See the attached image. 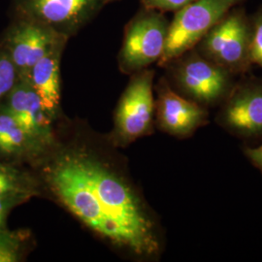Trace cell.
<instances>
[{
	"label": "cell",
	"mask_w": 262,
	"mask_h": 262,
	"mask_svg": "<svg viewBox=\"0 0 262 262\" xmlns=\"http://www.w3.org/2000/svg\"><path fill=\"white\" fill-rule=\"evenodd\" d=\"M46 179L57 199L96 233L142 258L159 255L154 216L136 191L99 159L68 150L50 164Z\"/></svg>",
	"instance_id": "1"
},
{
	"label": "cell",
	"mask_w": 262,
	"mask_h": 262,
	"mask_svg": "<svg viewBox=\"0 0 262 262\" xmlns=\"http://www.w3.org/2000/svg\"><path fill=\"white\" fill-rule=\"evenodd\" d=\"M171 88L207 109L220 106L231 92L236 76L200 55L195 48L165 66Z\"/></svg>",
	"instance_id": "2"
},
{
	"label": "cell",
	"mask_w": 262,
	"mask_h": 262,
	"mask_svg": "<svg viewBox=\"0 0 262 262\" xmlns=\"http://www.w3.org/2000/svg\"><path fill=\"white\" fill-rule=\"evenodd\" d=\"M252 23L245 7L238 5L219 20L198 42L197 52L236 77L247 75L251 61Z\"/></svg>",
	"instance_id": "3"
},
{
	"label": "cell",
	"mask_w": 262,
	"mask_h": 262,
	"mask_svg": "<svg viewBox=\"0 0 262 262\" xmlns=\"http://www.w3.org/2000/svg\"><path fill=\"white\" fill-rule=\"evenodd\" d=\"M246 0H195L175 12L170 21L163 55L158 64L165 67L193 49L207 32L235 6Z\"/></svg>",
	"instance_id": "4"
},
{
	"label": "cell",
	"mask_w": 262,
	"mask_h": 262,
	"mask_svg": "<svg viewBox=\"0 0 262 262\" xmlns=\"http://www.w3.org/2000/svg\"><path fill=\"white\" fill-rule=\"evenodd\" d=\"M164 13L142 6L128 21L120 53V66L125 73H135L159 62L168 35Z\"/></svg>",
	"instance_id": "5"
},
{
	"label": "cell",
	"mask_w": 262,
	"mask_h": 262,
	"mask_svg": "<svg viewBox=\"0 0 262 262\" xmlns=\"http://www.w3.org/2000/svg\"><path fill=\"white\" fill-rule=\"evenodd\" d=\"M215 122L245 141L262 139V79L241 76L219 106Z\"/></svg>",
	"instance_id": "6"
},
{
	"label": "cell",
	"mask_w": 262,
	"mask_h": 262,
	"mask_svg": "<svg viewBox=\"0 0 262 262\" xmlns=\"http://www.w3.org/2000/svg\"><path fill=\"white\" fill-rule=\"evenodd\" d=\"M115 0H18L20 19L53 28L67 38L90 24Z\"/></svg>",
	"instance_id": "7"
},
{
	"label": "cell",
	"mask_w": 262,
	"mask_h": 262,
	"mask_svg": "<svg viewBox=\"0 0 262 262\" xmlns=\"http://www.w3.org/2000/svg\"><path fill=\"white\" fill-rule=\"evenodd\" d=\"M152 69L133 73L119 104L116 124L119 135L126 142L136 140L152 130L156 102L154 99Z\"/></svg>",
	"instance_id": "8"
},
{
	"label": "cell",
	"mask_w": 262,
	"mask_h": 262,
	"mask_svg": "<svg viewBox=\"0 0 262 262\" xmlns=\"http://www.w3.org/2000/svg\"><path fill=\"white\" fill-rule=\"evenodd\" d=\"M157 118L160 129L178 138L192 136L210 123L209 109L175 92L165 78L157 85Z\"/></svg>",
	"instance_id": "9"
},
{
	"label": "cell",
	"mask_w": 262,
	"mask_h": 262,
	"mask_svg": "<svg viewBox=\"0 0 262 262\" xmlns=\"http://www.w3.org/2000/svg\"><path fill=\"white\" fill-rule=\"evenodd\" d=\"M68 39L47 26L20 19L7 35V54L16 66L19 77L27 78L39 59L56 44Z\"/></svg>",
	"instance_id": "10"
},
{
	"label": "cell",
	"mask_w": 262,
	"mask_h": 262,
	"mask_svg": "<svg viewBox=\"0 0 262 262\" xmlns=\"http://www.w3.org/2000/svg\"><path fill=\"white\" fill-rule=\"evenodd\" d=\"M5 110L46 150L54 145L53 117L26 78L19 77L11 90Z\"/></svg>",
	"instance_id": "11"
},
{
	"label": "cell",
	"mask_w": 262,
	"mask_h": 262,
	"mask_svg": "<svg viewBox=\"0 0 262 262\" xmlns=\"http://www.w3.org/2000/svg\"><path fill=\"white\" fill-rule=\"evenodd\" d=\"M66 42L52 48L33 66L26 78L53 118L60 104V57Z\"/></svg>",
	"instance_id": "12"
},
{
	"label": "cell",
	"mask_w": 262,
	"mask_h": 262,
	"mask_svg": "<svg viewBox=\"0 0 262 262\" xmlns=\"http://www.w3.org/2000/svg\"><path fill=\"white\" fill-rule=\"evenodd\" d=\"M46 149L25 130L8 111L0 113V151L10 156L36 158Z\"/></svg>",
	"instance_id": "13"
},
{
	"label": "cell",
	"mask_w": 262,
	"mask_h": 262,
	"mask_svg": "<svg viewBox=\"0 0 262 262\" xmlns=\"http://www.w3.org/2000/svg\"><path fill=\"white\" fill-rule=\"evenodd\" d=\"M21 192L36 194L34 183L18 169L0 165V197Z\"/></svg>",
	"instance_id": "14"
},
{
	"label": "cell",
	"mask_w": 262,
	"mask_h": 262,
	"mask_svg": "<svg viewBox=\"0 0 262 262\" xmlns=\"http://www.w3.org/2000/svg\"><path fill=\"white\" fill-rule=\"evenodd\" d=\"M251 61L262 68V5L251 16Z\"/></svg>",
	"instance_id": "15"
},
{
	"label": "cell",
	"mask_w": 262,
	"mask_h": 262,
	"mask_svg": "<svg viewBox=\"0 0 262 262\" xmlns=\"http://www.w3.org/2000/svg\"><path fill=\"white\" fill-rule=\"evenodd\" d=\"M21 239L19 234L0 231V262H15L19 259Z\"/></svg>",
	"instance_id": "16"
},
{
	"label": "cell",
	"mask_w": 262,
	"mask_h": 262,
	"mask_svg": "<svg viewBox=\"0 0 262 262\" xmlns=\"http://www.w3.org/2000/svg\"><path fill=\"white\" fill-rule=\"evenodd\" d=\"M18 79V70L8 54H0V98L9 94Z\"/></svg>",
	"instance_id": "17"
},
{
	"label": "cell",
	"mask_w": 262,
	"mask_h": 262,
	"mask_svg": "<svg viewBox=\"0 0 262 262\" xmlns=\"http://www.w3.org/2000/svg\"><path fill=\"white\" fill-rule=\"evenodd\" d=\"M34 195L35 193L21 192V193H15V194L0 197V231L4 229L6 217L9 214L10 211L14 207L28 201L30 197Z\"/></svg>",
	"instance_id": "18"
},
{
	"label": "cell",
	"mask_w": 262,
	"mask_h": 262,
	"mask_svg": "<svg viewBox=\"0 0 262 262\" xmlns=\"http://www.w3.org/2000/svg\"><path fill=\"white\" fill-rule=\"evenodd\" d=\"M143 7L165 12H177L195 0H139Z\"/></svg>",
	"instance_id": "19"
},
{
	"label": "cell",
	"mask_w": 262,
	"mask_h": 262,
	"mask_svg": "<svg viewBox=\"0 0 262 262\" xmlns=\"http://www.w3.org/2000/svg\"><path fill=\"white\" fill-rule=\"evenodd\" d=\"M244 155L249 159V161L256 169H258L262 174V144L258 147L246 146L243 149Z\"/></svg>",
	"instance_id": "20"
}]
</instances>
